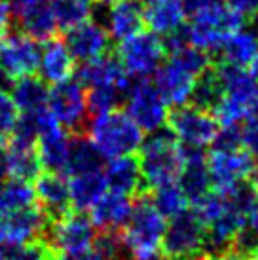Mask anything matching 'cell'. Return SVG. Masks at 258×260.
<instances>
[{"mask_svg":"<svg viewBox=\"0 0 258 260\" xmlns=\"http://www.w3.org/2000/svg\"><path fill=\"white\" fill-rule=\"evenodd\" d=\"M8 145V133H4V131L0 129V152L6 148Z\"/></svg>","mask_w":258,"mask_h":260,"instance_id":"cell-47","label":"cell"},{"mask_svg":"<svg viewBox=\"0 0 258 260\" xmlns=\"http://www.w3.org/2000/svg\"><path fill=\"white\" fill-rule=\"evenodd\" d=\"M167 218L154 205L148 192L135 202L131 217L120 230L125 260H165L162 254Z\"/></svg>","mask_w":258,"mask_h":260,"instance_id":"cell-1","label":"cell"},{"mask_svg":"<svg viewBox=\"0 0 258 260\" xmlns=\"http://www.w3.org/2000/svg\"><path fill=\"white\" fill-rule=\"evenodd\" d=\"M222 95H224L222 84H220V78H218L216 69H215V65H213V67H209L205 73L200 74V76L196 78L190 103L203 110L213 112V110L218 107Z\"/></svg>","mask_w":258,"mask_h":260,"instance_id":"cell-30","label":"cell"},{"mask_svg":"<svg viewBox=\"0 0 258 260\" xmlns=\"http://www.w3.org/2000/svg\"><path fill=\"white\" fill-rule=\"evenodd\" d=\"M36 205L35 186L27 181L10 179L0 184V211H17Z\"/></svg>","mask_w":258,"mask_h":260,"instance_id":"cell-33","label":"cell"},{"mask_svg":"<svg viewBox=\"0 0 258 260\" xmlns=\"http://www.w3.org/2000/svg\"><path fill=\"white\" fill-rule=\"evenodd\" d=\"M71 135L63 125L50 114L48 107L38 114V135H36V154L40 166L46 171L63 173L71 148Z\"/></svg>","mask_w":258,"mask_h":260,"instance_id":"cell-12","label":"cell"},{"mask_svg":"<svg viewBox=\"0 0 258 260\" xmlns=\"http://www.w3.org/2000/svg\"><path fill=\"white\" fill-rule=\"evenodd\" d=\"M53 0H12V10L17 12V10H23V8H30V6H44V4H51Z\"/></svg>","mask_w":258,"mask_h":260,"instance_id":"cell-42","label":"cell"},{"mask_svg":"<svg viewBox=\"0 0 258 260\" xmlns=\"http://www.w3.org/2000/svg\"><path fill=\"white\" fill-rule=\"evenodd\" d=\"M182 145L171 131L158 129L139 148V169L146 192L179 182L182 171Z\"/></svg>","mask_w":258,"mask_h":260,"instance_id":"cell-2","label":"cell"},{"mask_svg":"<svg viewBox=\"0 0 258 260\" xmlns=\"http://www.w3.org/2000/svg\"><path fill=\"white\" fill-rule=\"evenodd\" d=\"M93 2H99V4H112L116 0H93Z\"/></svg>","mask_w":258,"mask_h":260,"instance_id":"cell-49","label":"cell"},{"mask_svg":"<svg viewBox=\"0 0 258 260\" xmlns=\"http://www.w3.org/2000/svg\"><path fill=\"white\" fill-rule=\"evenodd\" d=\"M48 110L67 131H80L87 122V101L78 80H67L50 89Z\"/></svg>","mask_w":258,"mask_h":260,"instance_id":"cell-13","label":"cell"},{"mask_svg":"<svg viewBox=\"0 0 258 260\" xmlns=\"http://www.w3.org/2000/svg\"><path fill=\"white\" fill-rule=\"evenodd\" d=\"M249 67H251V74L258 80V53L254 55V59L251 61V65H249Z\"/></svg>","mask_w":258,"mask_h":260,"instance_id":"cell-46","label":"cell"},{"mask_svg":"<svg viewBox=\"0 0 258 260\" xmlns=\"http://www.w3.org/2000/svg\"><path fill=\"white\" fill-rule=\"evenodd\" d=\"M10 89H12V97H14L19 112L33 114V112H40L48 107L50 89L46 86V82L35 74L14 80Z\"/></svg>","mask_w":258,"mask_h":260,"instance_id":"cell-28","label":"cell"},{"mask_svg":"<svg viewBox=\"0 0 258 260\" xmlns=\"http://www.w3.org/2000/svg\"><path fill=\"white\" fill-rule=\"evenodd\" d=\"M2 154V167L4 173L10 179L17 181H36V177L42 173V166L36 154V145L29 143H17V141H8L6 148Z\"/></svg>","mask_w":258,"mask_h":260,"instance_id":"cell-23","label":"cell"},{"mask_svg":"<svg viewBox=\"0 0 258 260\" xmlns=\"http://www.w3.org/2000/svg\"><path fill=\"white\" fill-rule=\"evenodd\" d=\"M144 25L156 35H171L182 29L186 19L184 0H141Z\"/></svg>","mask_w":258,"mask_h":260,"instance_id":"cell-21","label":"cell"},{"mask_svg":"<svg viewBox=\"0 0 258 260\" xmlns=\"http://www.w3.org/2000/svg\"><path fill=\"white\" fill-rule=\"evenodd\" d=\"M101 154L95 145L86 137V135H74L71 139V148H69V158L64 166L63 173L67 177L80 173H91V171H101L105 167Z\"/></svg>","mask_w":258,"mask_h":260,"instance_id":"cell-27","label":"cell"},{"mask_svg":"<svg viewBox=\"0 0 258 260\" xmlns=\"http://www.w3.org/2000/svg\"><path fill=\"white\" fill-rule=\"evenodd\" d=\"M35 194L38 207L44 211L50 222L64 217L72 211L71 192H69V182L61 173L46 171L36 177Z\"/></svg>","mask_w":258,"mask_h":260,"instance_id":"cell-16","label":"cell"},{"mask_svg":"<svg viewBox=\"0 0 258 260\" xmlns=\"http://www.w3.org/2000/svg\"><path fill=\"white\" fill-rule=\"evenodd\" d=\"M40 78L46 84H61L71 80L76 73V61L71 55L64 40L50 38L44 42V48L40 50V63H38Z\"/></svg>","mask_w":258,"mask_h":260,"instance_id":"cell-19","label":"cell"},{"mask_svg":"<svg viewBox=\"0 0 258 260\" xmlns=\"http://www.w3.org/2000/svg\"><path fill=\"white\" fill-rule=\"evenodd\" d=\"M224 0H184V10H186V15L192 17V15H198L205 10H211V8L222 4Z\"/></svg>","mask_w":258,"mask_h":260,"instance_id":"cell-40","label":"cell"},{"mask_svg":"<svg viewBox=\"0 0 258 260\" xmlns=\"http://www.w3.org/2000/svg\"><path fill=\"white\" fill-rule=\"evenodd\" d=\"M252 260H258V243H256V249H254V254H252Z\"/></svg>","mask_w":258,"mask_h":260,"instance_id":"cell-50","label":"cell"},{"mask_svg":"<svg viewBox=\"0 0 258 260\" xmlns=\"http://www.w3.org/2000/svg\"><path fill=\"white\" fill-rule=\"evenodd\" d=\"M156 82L154 86L159 91V95L164 97V101L171 107H182L188 105L192 99L194 84H196V76L188 74L186 71H182L180 67L175 63H165L159 65L156 71Z\"/></svg>","mask_w":258,"mask_h":260,"instance_id":"cell-22","label":"cell"},{"mask_svg":"<svg viewBox=\"0 0 258 260\" xmlns=\"http://www.w3.org/2000/svg\"><path fill=\"white\" fill-rule=\"evenodd\" d=\"M167 53H169V61L171 63H175L177 67H180L182 71H186L188 74H192L196 78L205 73L209 67H213L211 55H209L207 51L196 48L190 42L179 44V46L171 48Z\"/></svg>","mask_w":258,"mask_h":260,"instance_id":"cell-32","label":"cell"},{"mask_svg":"<svg viewBox=\"0 0 258 260\" xmlns=\"http://www.w3.org/2000/svg\"><path fill=\"white\" fill-rule=\"evenodd\" d=\"M224 4L243 19H251L258 14V0H224Z\"/></svg>","mask_w":258,"mask_h":260,"instance_id":"cell-39","label":"cell"},{"mask_svg":"<svg viewBox=\"0 0 258 260\" xmlns=\"http://www.w3.org/2000/svg\"><path fill=\"white\" fill-rule=\"evenodd\" d=\"M245 25V19L236 12H232L226 4L205 10L198 15L190 17V25L186 27L188 42L207 51H220L224 42L228 40L230 35H234L237 29Z\"/></svg>","mask_w":258,"mask_h":260,"instance_id":"cell-4","label":"cell"},{"mask_svg":"<svg viewBox=\"0 0 258 260\" xmlns=\"http://www.w3.org/2000/svg\"><path fill=\"white\" fill-rule=\"evenodd\" d=\"M167 125L180 145L194 148H205L213 145L220 127L213 112L200 109L196 105L175 107L167 118Z\"/></svg>","mask_w":258,"mask_h":260,"instance_id":"cell-9","label":"cell"},{"mask_svg":"<svg viewBox=\"0 0 258 260\" xmlns=\"http://www.w3.org/2000/svg\"><path fill=\"white\" fill-rule=\"evenodd\" d=\"M97 228L91 218L78 213H67L64 217L50 222L46 232V243L55 253V256H76L93 249Z\"/></svg>","mask_w":258,"mask_h":260,"instance_id":"cell-5","label":"cell"},{"mask_svg":"<svg viewBox=\"0 0 258 260\" xmlns=\"http://www.w3.org/2000/svg\"><path fill=\"white\" fill-rule=\"evenodd\" d=\"M249 224H251L252 228H256L258 230V194H256V200H254V205H252L251 217H249Z\"/></svg>","mask_w":258,"mask_h":260,"instance_id":"cell-45","label":"cell"},{"mask_svg":"<svg viewBox=\"0 0 258 260\" xmlns=\"http://www.w3.org/2000/svg\"><path fill=\"white\" fill-rule=\"evenodd\" d=\"M64 32H67L64 44H67L74 61L86 63V61L105 55L110 50V35L105 29V25H101L97 21L87 19V21L80 23L76 27L64 30Z\"/></svg>","mask_w":258,"mask_h":260,"instance_id":"cell-15","label":"cell"},{"mask_svg":"<svg viewBox=\"0 0 258 260\" xmlns=\"http://www.w3.org/2000/svg\"><path fill=\"white\" fill-rule=\"evenodd\" d=\"M12 19H14V10H12V4L8 0H0V37L6 35L10 30V25H12Z\"/></svg>","mask_w":258,"mask_h":260,"instance_id":"cell-41","label":"cell"},{"mask_svg":"<svg viewBox=\"0 0 258 260\" xmlns=\"http://www.w3.org/2000/svg\"><path fill=\"white\" fill-rule=\"evenodd\" d=\"M40 46L38 40L25 35L23 30H14L0 37V69L14 80L30 76L38 71Z\"/></svg>","mask_w":258,"mask_h":260,"instance_id":"cell-14","label":"cell"},{"mask_svg":"<svg viewBox=\"0 0 258 260\" xmlns=\"http://www.w3.org/2000/svg\"><path fill=\"white\" fill-rule=\"evenodd\" d=\"M86 131V137L103 154V158L108 159L135 154L144 141V131L129 118L127 112L118 109L95 114L93 120L87 122Z\"/></svg>","mask_w":258,"mask_h":260,"instance_id":"cell-3","label":"cell"},{"mask_svg":"<svg viewBox=\"0 0 258 260\" xmlns=\"http://www.w3.org/2000/svg\"><path fill=\"white\" fill-rule=\"evenodd\" d=\"M67 182H69L72 207H76L78 211H89V207L108 190L105 167L101 171L67 177Z\"/></svg>","mask_w":258,"mask_h":260,"instance_id":"cell-25","label":"cell"},{"mask_svg":"<svg viewBox=\"0 0 258 260\" xmlns=\"http://www.w3.org/2000/svg\"><path fill=\"white\" fill-rule=\"evenodd\" d=\"M196 260H245V258H241V256H237L234 253H222V254H203V256H200V258Z\"/></svg>","mask_w":258,"mask_h":260,"instance_id":"cell-43","label":"cell"},{"mask_svg":"<svg viewBox=\"0 0 258 260\" xmlns=\"http://www.w3.org/2000/svg\"><path fill=\"white\" fill-rule=\"evenodd\" d=\"M19 109L15 105L12 93H8V89H0V129L4 133H12L15 122L19 120Z\"/></svg>","mask_w":258,"mask_h":260,"instance_id":"cell-38","label":"cell"},{"mask_svg":"<svg viewBox=\"0 0 258 260\" xmlns=\"http://www.w3.org/2000/svg\"><path fill=\"white\" fill-rule=\"evenodd\" d=\"M144 27L143 2L141 0H116L108 8L105 29L116 42L141 32Z\"/></svg>","mask_w":258,"mask_h":260,"instance_id":"cell-20","label":"cell"},{"mask_svg":"<svg viewBox=\"0 0 258 260\" xmlns=\"http://www.w3.org/2000/svg\"><path fill=\"white\" fill-rule=\"evenodd\" d=\"M165 55L167 51L164 40L152 30H141L122 40L116 51V57L122 63L123 71L133 80L152 76L159 69Z\"/></svg>","mask_w":258,"mask_h":260,"instance_id":"cell-7","label":"cell"},{"mask_svg":"<svg viewBox=\"0 0 258 260\" xmlns=\"http://www.w3.org/2000/svg\"><path fill=\"white\" fill-rule=\"evenodd\" d=\"M55 260H103V258L91 249V251H87V253H84V254H76V256H59V258H55Z\"/></svg>","mask_w":258,"mask_h":260,"instance_id":"cell-44","label":"cell"},{"mask_svg":"<svg viewBox=\"0 0 258 260\" xmlns=\"http://www.w3.org/2000/svg\"><path fill=\"white\" fill-rule=\"evenodd\" d=\"M152 202L167 220L190 209V202H188L186 194L182 192L179 182H173V184H167V186L154 190Z\"/></svg>","mask_w":258,"mask_h":260,"instance_id":"cell-34","label":"cell"},{"mask_svg":"<svg viewBox=\"0 0 258 260\" xmlns=\"http://www.w3.org/2000/svg\"><path fill=\"white\" fill-rule=\"evenodd\" d=\"M165 260H196L205 254V228L194 211L169 218L162 239Z\"/></svg>","mask_w":258,"mask_h":260,"instance_id":"cell-6","label":"cell"},{"mask_svg":"<svg viewBox=\"0 0 258 260\" xmlns=\"http://www.w3.org/2000/svg\"><path fill=\"white\" fill-rule=\"evenodd\" d=\"M15 19L19 23V30L33 37L38 42H46L57 35V21L51 10V4L30 6L15 12Z\"/></svg>","mask_w":258,"mask_h":260,"instance_id":"cell-26","label":"cell"},{"mask_svg":"<svg viewBox=\"0 0 258 260\" xmlns=\"http://www.w3.org/2000/svg\"><path fill=\"white\" fill-rule=\"evenodd\" d=\"M51 10L59 30H69L93 15V0H53Z\"/></svg>","mask_w":258,"mask_h":260,"instance_id":"cell-31","label":"cell"},{"mask_svg":"<svg viewBox=\"0 0 258 260\" xmlns=\"http://www.w3.org/2000/svg\"><path fill=\"white\" fill-rule=\"evenodd\" d=\"M105 179L108 190H114L120 194L135 196L146 192L139 169V159L133 154L108 159V164L105 166Z\"/></svg>","mask_w":258,"mask_h":260,"instance_id":"cell-24","label":"cell"},{"mask_svg":"<svg viewBox=\"0 0 258 260\" xmlns=\"http://www.w3.org/2000/svg\"><path fill=\"white\" fill-rule=\"evenodd\" d=\"M50 220L38 205L17 211H0V247L27 245L46 238Z\"/></svg>","mask_w":258,"mask_h":260,"instance_id":"cell-11","label":"cell"},{"mask_svg":"<svg viewBox=\"0 0 258 260\" xmlns=\"http://www.w3.org/2000/svg\"><path fill=\"white\" fill-rule=\"evenodd\" d=\"M87 89H89L86 93L87 112H91L93 116L118 109V105L125 97V91L114 86H95L87 87Z\"/></svg>","mask_w":258,"mask_h":260,"instance_id":"cell-35","label":"cell"},{"mask_svg":"<svg viewBox=\"0 0 258 260\" xmlns=\"http://www.w3.org/2000/svg\"><path fill=\"white\" fill-rule=\"evenodd\" d=\"M55 253L46 243V239H38L27 245L0 247V260H55Z\"/></svg>","mask_w":258,"mask_h":260,"instance_id":"cell-36","label":"cell"},{"mask_svg":"<svg viewBox=\"0 0 258 260\" xmlns=\"http://www.w3.org/2000/svg\"><path fill=\"white\" fill-rule=\"evenodd\" d=\"M123 101H125V112L129 114V118L143 131L154 133L158 129H164L169 118V110H167L169 105L164 101V97L159 95L152 82H148L146 78L131 82Z\"/></svg>","mask_w":258,"mask_h":260,"instance_id":"cell-8","label":"cell"},{"mask_svg":"<svg viewBox=\"0 0 258 260\" xmlns=\"http://www.w3.org/2000/svg\"><path fill=\"white\" fill-rule=\"evenodd\" d=\"M220 53H222V63L249 67L258 53V35L254 30L241 27L234 35H230L228 40L220 48Z\"/></svg>","mask_w":258,"mask_h":260,"instance_id":"cell-29","label":"cell"},{"mask_svg":"<svg viewBox=\"0 0 258 260\" xmlns=\"http://www.w3.org/2000/svg\"><path fill=\"white\" fill-rule=\"evenodd\" d=\"M4 167H2V159H0V184H2V177H4Z\"/></svg>","mask_w":258,"mask_h":260,"instance_id":"cell-48","label":"cell"},{"mask_svg":"<svg viewBox=\"0 0 258 260\" xmlns=\"http://www.w3.org/2000/svg\"><path fill=\"white\" fill-rule=\"evenodd\" d=\"M239 129H241V146L252 158L258 159V103H254L247 110L245 118L239 123Z\"/></svg>","mask_w":258,"mask_h":260,"instance_id":"cell-37","label":"cell"},{"mask_svg":"<svg viewBox=\"0 0 258 260\" xmlns=\"http://www.w3.org/2000/svg\"><path fill=\"white\" fill-rule=\"evenodd\" d=\"M211 184L216 192H226L232 186L249 179L254 166V158L243 146L239 148H215L205 156Z\"/></svg>","mask_w":258,"mask_h":260,"instance_id":"cell-10","label":"cell"},{"mask_svg":"<svg viewBox=\"0 0 258 260\" xmlns=\"http://www.w3.org/2000/svg\"><path fill=\"white\" fill-rule=\"evenodd\" d=\"M135 202L131 196L107 190L99 200L89 207V218L97 230L120 232L131 217Z\"/></svg>","mask_w":258,"mask_h":260,"instance_id":"cell-17","label":"cell"},{"mask_svg":"<svg viewBox=\"0 0 258 260\" xmlns=\"http://www.w3.org/2000/svg\"><path fill=\"white\" fill-rule=\"evenodd\" d=\"M76 80L84 87L114 86L123 89V91H127L131 82H133V78L123 71V67L118 61V57L108 55V53L82 63V67L76 73Z\"/></svg>","mask_w":258,"mask_h":260,"instance_id":"cell-18","label":"cell"}]
</instances>
